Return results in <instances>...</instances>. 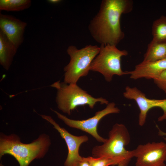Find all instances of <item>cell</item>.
I'll list each match as a JSON object with an SVG mask.
<instances>
[{
  "label": "cell",
  "mask_w": 166,
  "mask_h": 166,
  "mask_svg": "<svg viewBox=\"0 0 166 166\" xmlns=\"http://www.w3.org/2000/svg\"><path fill=\"white\" fill-rule=\"evenodd\" d=\"M131 0H103L99 10L91 21L88 28L93 38L101 45L116 46L123 39L120 18L132 10Z\"/></svg>",
  "instance_id": "1"
},
{
  "label": "cell",
  "mask_w": 166,
  "mask_h": 166,
  "mask_svg": "<svg viewBox=\"0 0 166 166\" xmlns=\"http://www.w3.org/2000/svg\"><path fill=\"white\" fill-rule=\"evenodd\" d=\"M49 136L45 134L29 144L21 141L20 137L14 134L0 136V158L6 154L14 157L20 166H29L35 159L43 158L48 152L51 144Z\"/></svg>",
  "instance_id": "2"
},
{
  "label": "cell",
  "mask_w": 166,
  "mask_h": 166,
  "mask_svg": "<svg viewBox=\"0 0 166 166\" xmlns=\"http://www.w3.org/2000/svg\"><path fill=\"white\" fill-rule=\"evenodd\" d=\"M51 86L57 90L55 101L58 108L69 115L77 107L87 105L92 109L97 103L107 105L109 101L102 97L95 98L79 87L77 84H67L60 81Z\"/></svg>",
  "instance_id": "3"
},
{
  "label": "cell",
  "mask_w": 166,
  "mask_h": 166,
  "mask_svg": "<svg viewBox=\"0 0 166 166\" xmlns=\"http://www.w3.org/2000/svg\"><path fill=\"white\" fill-rule=\"evenodd\" d=\"M108 136L102 145L93 147V156L121 158L129 163L134 156L133 150L125 148L130 140V135L126 126L122 124H115L109 132Z\"/></svg>",
  "instance_id": "4"
},
{
  "label": "cell",
  "mask_w": 166,
  "mask_h": 166,
  "mask_svg": "<svg viewBox=\"0 0 166 166\" xmlns=\"http://www.w3.org/2000/svg\"><path fill=\"white\" fill-rule=\"evenodd\" d=\"M100 50V47L97 45H87L80 49L73 45L69 46L66 52L70 59L64 68V82L77 84L81 77L87 76L91 63Z\"/></svg>",
  "instance_id": "5"
},
{
  "label": "cell",
  "mask_w": 166,
  "mask_h": 166,
  "mask_svg": "<svg viewBox=\"0 0 166 166\" xmlns=\"http://www.w3.org/2000/svg\"><path fill=\"white\" fill-rule=\"evenodd\" d=\"M99 53L91 63L90 71L98 72L109 82L115 75L122 76L127 75L121 69V58L128 55L125 50H120L116 46L101 45Z\"/></svg>",
  "instance_id": "6"
},
{
  "label": "cell",
  "mask_w": 166,
  "mask_h": 166,
  "mask_svg": "<svg viewBox=\"0 0 166 166\" xmlns=\"http://www.w3.org/2000/svg\"><path fill=\"white\" fill-rule=\"evenodd\" d=\"M50 109L57 115V117L69 127L80 129L88 133L100 142L104 143L107 139L101 136L98 133L97 127L101 120L106 116L112 113L120 112V109L116 106L113 102L109 103L104 109L96 113L94 115L85 120H74L68 118L57 111Z\"/></svg>",
  "instance_id": "7"
},
{
  "label": "cell",
  "mask_w": 166,
  "mask_h": 166,
  "mask_svg": "<svg viewBox=\"0 0 166 166\" xmlns=\"http://www.w3.org/2000/svg\"><path fill=\"white\" fill-rule=\"evenodd\" d=\"M136 166H166V143L148 142L132 150Z\"/></svg>",
  "instance_id": "8"
},
{
  "label": "cell",
  "mask_w": 166,
  "mask_h": 166,
  "mask_svg": "<svg viewBox=\"0 0 166 166\" xmlns=\"http://www.w3.org/2000/svg\"><path fill=\"white\" fill-rule=\"evenodd\" d=\"M126 99L135 101L140 110L138 123L140 126L145 124L148 111L155 107L160 108L163 111V114L158 119L159 121L166 120V99H150L146 97L145 94L136 87L127 86L123 93Z\"/></svg>",
  "instance_id": "9"
},
{
  "label": "cell",
  "mask_w": 166,
  "mask_h": 166,
  "mask_svg": "<svg viewBox=\"0 0 166 166\" xmlns=\"http://www.w3.org/2000/svg\"><path fill=\"white\" fill-rule=\"evenodd\" d=\"M39 115L51 124L65 141L68 149V153L64 166H75L82 159L83 157L79 153V148L82 144L88 140V137L85 135L78 136L72 135L64 128L60 126L51 116L42 114Z\"/></svg>",
  "instance_id": "10"
},
{
  "label": "cell",
  "mask_w": 166,
  "mask_h": 166,
  "mask_svg": "<svg viewBox=\"0 0 166 166\" xmlns=\"http://www.w3.org/2000/svg\"><path fill=\"white\" fill-rule=\"evenodd\" d=\"M26 22L10 15L0 14V30L18 49L24 40Z\"/></svg>",
  "instance_id": "11"
},
{
  "label": "cell",
  "mask_w": 166,
  "mask_h": 166,
  "mask_svg": "<svg viewBox=\"0 0 166 166\" xmlns=\"http://www.w3.org/2000/svg\"><path fill=\"white\" fill-rule=\"evenodd\" d=\"M166 70V58L152 62L142 61L136 65L134 69L126 71L130 78L137 80L141 78L154 79Z\"/></svg>",
  "instance_id": "12"
},
{
  "label": "cell",
  "mask_w": 166,
  "mask_h": 166,
  "mask_svg": "<svg viewBox=\"0 0 166 166\" xmlns=\"http://www.w3.org/2000/svg\"><path fill=\"white\" fill-rule=\"evenodd\" d=\"M17 49L0 30V64L6 70L10 69Z\"/></svg>",
  "instance_id": "13"
},
{
  "label": "cell",
  "mask_w": 166,
  "mask_h": 166,
  "mask_svg": "<svg viewBox=\"0 0 166 166\" xmlns=\"http://www.w3.org/2000/svg\"><path fill=\"white\" fill-rule=\"evenodd\" d=\"M166 58V42L152 40L148 45L143 61L152 62Z\"/></svg>",
  "instance_id": "14"
},
{
  "label": "cell",
  "mask_w": 166,
  "mask_h": 166,
  "mask_svg": "<svg viewBox=\"0 0 166 166\" xmlns=\"http://www.w3.org/2000/svg\"><path fill=\"white\" fill-rule=\"evenodd\" d=\"M30 0H0V10L7 11H20L29 8Z\"/></svg>",
  "instance_id": "15"
},
{
  "label": "cell",
  "mask_w": 166,
  "mask_h": 166,
  "mask_svg": "<svg viewBox=\"0 0 166 166\" xmlns=\"http://www.w3.org/2000/svg\"><path fill=\"white\" fill-rule=\"evenodd\" d=\"M152 40L166 42V16L162 15L155 20L152 24Z\"/></svg>",
  "instance_id": "16"
},
{
  "label": "cell",
  "mask_w": 166,
  "mask_h": 166,
  "mask_svg": "<svg viewBox=\"0 0 166 166\" xmlns=\"http://www.w3.org/2000/svg\"><path fill=\"white\" fill-rule=\"evenodd\" d=\"M91 166H109L123 164L127 166L128 163L121 158L101 157L96 158L93 156L86 157Z\"/></svg>",
  "instance_id": "17"
},
{
  "label": "cell",
  "mask_w": 166,
  "mask_h": 166,
  "mask_svg": "<svg viewBox=\"0 0 166 166\" xmlns=\"http://www.w3.org/2000/svg\"><path fill=\"white\" fill-rule=\"evenodd\" d=\"M153 80L157 86L166 94V70Z\"/></svg>",
  "instance_id": "18"
},
{
  "label": "cell",
  "mask_w": 166,
  "mask_h": 166,
  "mask_svg": "<svg viewBox=\"0 0 166 166\" xmlns=\"http://www.w3.org/2000/svg\"><path fill=\"white\" fill-rule=\"evenodd\" d=\"M75 166H91L86 157H83L82 159L78 162Z\"/></svg>",
  "instance_id": "19"
},
{
  "label": "cell",
  "mask_w": 166,
  "mask_h": 166,
  "mask_svg": "<svg viewBox=\"0 0 166 166\" xmlns=\"http://www.w3.org/2000/svg\"><path fill=\"white\" fill-rule=\"evenodd\" d=\"M156 128L158 130V135L161 136H163L164 140L166 141V132H165L162 131L157 126Z\"/></svg>",
  "instance_id": "20"
},
{
  "label": "cell",
  "mask_w": 166,
  "mask_h": 166,
  "mask_svg": "<svg viewBox=\"0 0 166 166\" xmlns=\"http://www.w3.org/2000/svg\"><path fill=\"white\" fill-rule=\"evenodd\" d=\"M60 0H48V2L49 3L52 4H58L61 2Z\"/></svg>",
  "instance_id": "21"
},
{
  "label": "cell",
  "mask_w": 166,
  "mask_h": 166,
  "mask_svg": "<svg viewBox=\"0 0 166 166\" xmlns=\"http://www.w3.org/2000/svg\"><path fill=\"white\" fill-rule=\"evenodd\" d=\"M111 166H115V165H111ZM117 166H126L123 164H120L117 165Z\"/></svg>",
  "instance_id": "22"
}]
</instances>
